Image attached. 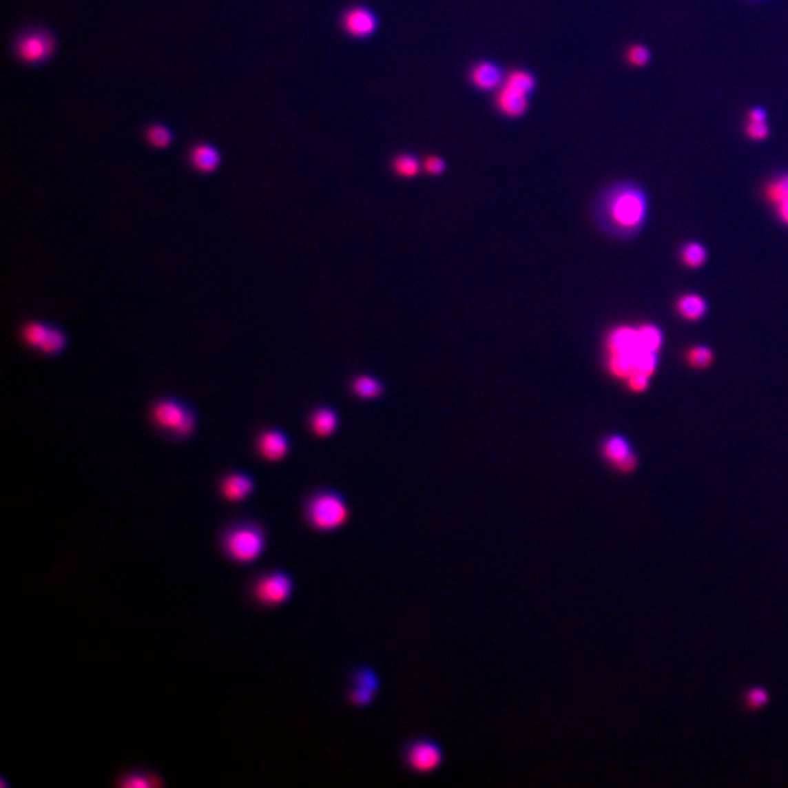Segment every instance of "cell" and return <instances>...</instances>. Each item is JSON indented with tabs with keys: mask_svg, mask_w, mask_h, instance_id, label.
<instances>
[{
	"mask_svg": "<svg viewBox=\"0 0 788 788\" xmlns=\"http://www.w3.org/2000/svg\"><path fill=\"white\" fill-rule=\"evenodd\" d=\"M650 200L645 190L632 181L609 184L596 197L593 219L599 231L616 240H631L648 220Z\"/></svg>",
	"mask_w": 788,
	"mask_h": 788,
	"instance_id": "obj_1",
	"label": "cell"
},
{
	"mask_svg": "<svg viewBox=\"0 0 788 788\" xmlns=\"http://www.w3.org/2000/svg\"><path fill=\"white\" fill-rule=\"evenodd\" d=\"M537 81L527 69H515L508 73L495 96L498 112L508 118L521 117L528 110V96L536 90Z\"/></svg>",
	"mask_w": 788,
	"mask_h": 788,
	"instance_id": "obj_2",
	"label": "cell"
},
{
	"mask_svg": "<svg viewBox=\"0 0 788 788\" xmlns=\"http://www.w3.org/2000/svg\"><path fill=\"white\" fill-rule=\"evenodd\" d=\"M348 506L335 492H320L309 504L307 517L318 530H335L348 520Z\"/></svg>",
	"mask_w": 788,
	"mask_h": 788,
	"instance_id": "obj_3",
	"label": "cell"
},
{
	"mask_svg": "<svg viewBox=\"0 0 788 788\" xmlns=\"http://www.w3.org/2000/svg\"><path fill=\"white\" fill-rule=\"evenodd\" d=\"M225 549L236 561L251 562L262 555L265 536L257 527L240 526L227 535Z\"/></svg>",
	"mask_w": 788,
	"mask_h": 788,
	"instance_id": "obj_4",
	"label": "cell"
},
{
	"mask_svg": "<svg viewBox=\"0 0 788 788\" xmlns=\"http://www.w3.org/2000/svg\"><path fill=\"white\" fill-rule=\"evenodd\" d=\"M155 422L165 429L172 431L178 437H187L194 429V416L178 402L164 400L154 408Z\"/></svg>",
	"mask_w": 788,
	"mask_h": 788,
	"instance_id": "obj_5",
	"label": "cell"
},
{
	"mask_svg": "<svg viewBox=\"0 0 788 788\" xmlns=\"http://www.w3.org/2000/svg\"><path fill=\"white\" fill-rule=\"evenodd\" d=\"M601 453L603 457L622 473L632 472L638 464L631 441L621 434H612L603 439Z\"/></svg>",
	"mask_w": 788,
	"mask_h": 788,
	"instance_id": "obj_6",
	"label": "cell"
},
{
	"mask_svg": "<svg viewBox=\"0 0 788 788\" xmlns=\"http://www.w3.org/2000/svg\"><path fill=\"white\" fill-rule=\"evenodd\" d=\"M54 40L45 31H31L17 43V54L27 63H40L53 53Z\"/></svg>",
	"mask_w": 788,
	"mask_h": 788,
	"instance_id": "obj_7",
	"label": "cell"
},
{
	"mask_svg": "<svg viewBox=\"0 0 788 788\" xmlns=\"http://www.w3.org/2000/svg\"><path fill=\"white\" fill-rule=\"evenodd\" d=\"M342 27L353 39H368L378 28V18L373 9L352 6L342 17Z\"/></svg>",
	"mask_w": 788,
	"mask_h": 788,
	"instance_id": "obj_8",
	"label": "cell"
},
{
	"mask_svg": "<svg viewBox=\"0 0 788 788\" xmlns=\"http://www.w3.org/2000/svg\"><path fill=\"white\" fill-rule=\"evenodd\" d=\"M292 593L291 578L283 572H273L263 577L256 587V596L265 605H280Z\"/></svg>",
	"mask_w": 788,
	"mask_h": 788,
	"instance_id": "obj_9",
	"label": "cell"
},
{
	"mask_svg": "<svg viewBox=\"0 0 788 788\" xmlns=\"http://www.w3.org/2000/svg\"><path fill=\"white\" fill-rule=\"evenodd\" d=\"M406 760L409 767L417 772H431L442 762L441 747L431 740H417L408 747Z\"/></svg>",
	"mask_w": 788,
	"mask_h": 788,
	"instance_id": "obj_10",
	"label": "cell"
},
{
	"mask_svg": "<svg viewBox=\"0 0 788 788\" xmlns=\"http://www.w3.org/2000/svg\"><path fill=\"white\" fill-rule=\"evenodd\" d=\"M507 78V73L497 61L492 60H480L470 68L469 70V79L476 90L480 91H494L499 90L504 81Z\"/></svg>",
	"mask_w": 788,
	"mask_h": 788,
	"instance_id": "obj_11",
	"label": "cell"
},
{
	"mask_svg": "<svg viewBox=\"0 0 788 788\" xmlns=\"http://www.w3.org/2000/svg\"><path fill=\"white\" fill-rule=\"evenodd\" d=\"M608 353L614 355H635L639 346L638 329L631 326H618L609 331L606 339Z\"/></svg>",
	"mask_w": 788,
	"mask_h": 788,
	"instance_id": "obj_12",
	"label": "cell"
},
{
	"mask_svg": "<svg viewBox=\"0 0 788 788\" xmlns=\"http://www.w3.org/2000/svg\"><path fill=\"white\" fill-rule=\"evenodd\" d=\"M708 301L696 292H686L676 301V311L686 322H699L708 313Z\"/></svg>",
	"mask_w": 788,
	"mask_h": 788,
	"instance_id": "obj_13",
	"label": "cell"
},
{
	"mask_svg": "<svg viewBox=\"0 0 788 788\" xmlns=\"http://www.w3.org/2000/svg\"><path fill=\"white\" fill-rule=\"evenodd\" d=\"M258 447H260V453L265 455L267 460H280L283 455L288 453L289 448V441L287 438L285 434H282L280 431H267L262 437H260V442H258Z\"/></svg>",
	"mask_w": 788,
	"mask_h": 788,
	"instance_id": "obj_14",
	"label": "cell"
},
{
	"mask_svg": "<svg viewBox=\"0 0 788 788\" xmlns=\"http://www.w3.org/2000/svg\"><path fill=\"white\" fill-rule=\"evenodd\" d=\"M253 485L254 484L249 475L234 473L224 480L222 492L231 501H241L251 494Z\"/></svg>",
	"mask_w": 788,
	"mask_h": 788,
	"instance_id": "obj_15",
	"label": "cell"
},
{
	"mask_svg": "<svg viewBox=\"0 0 788 788\" xmlns=\"http://www.w3.org/2000/svg\"><path fill=\"white\" fill-rule=\"evenodd\" d=\"M679 258L683 266L699 269L708 260V249L699 241H686L679 250Z\"/></svg>",
	"mask_w": 788,
	"mask_h": 788,
	"instance_id": "obj_16",
	"label": "cell"
},
{
	"mask_svg": "<svg viewBox=\"0 0 788 788\" xmlns=\"http://www.w3.org/2000/svg\"><path fill=\"white\" fill-rule=\"evenodd\" d=\"M191 164L203 172H211L219 165V154L209 145H197L190 152Z\"/></svg>",
	"mask_w": 788,
	"mask_h": 788,
	"instance_id": "obj_17",
	"label": "cell"
},
{
	"mask_svg": "<svg viewBox=\"0 0 788 788\" xmlns=\"http://www.w3.org/2000/svg\"><path fill=\"white\" fill-rule=\"evenodd\" d=\"M636 329H638L639 346H641V349L660 352L664 342L663 330L652 323H644L641 326H638Z\"/></svg>",
	"mask_w": 788,
	"mask_h": 788,
	"instance_id": "obj_18",
	"label": "cell"
},
{
	"mask_svg": "<svg viewBox=\"0 0 788 788\" xmlns=\"http://www.w3.org/2000/svg\"><path fill=\"white\" fill-rule=\"evenodd\" d=\"M338 415L330 408H320L313 413L311 426L313 431L320 437H329L338 426Z\"/></svg>",
	"mask_w": 788,
	"mask_h": 788,
	"instance_id": "obj_19",
	"label": "cell"
},
{
	"mask_svg": "<svg viewBox=\"0 0 788 788\" xmlns=\"http://www.w3.org/2000/svg\"><path fill=\"white\" fill-rule=\"evenodd\" d=\"M391 165H393L394 172H396V174L400 177H404V178H412V177L417 176L419 174L421 168H422L421 159L411 152H404V154H399V155L394 156Z\"/></svg>",
	"mask_w": 788,
	"mask_h": 788,
	"instance_id": "obj_20",
	"label": "cell"
},
{
	"mask_svg": "<svg viewBox=\"0 0 788 788\" xmlns=\"http://www.w3.org/2000/svg\"><path fill=\"white\" fill-rule=\"evenodd\" d=\"M352 391L360 399H375L383 393V384L371 375H360L353 380Z\"/></svg>",
	"mask_w": 788,
	"mask_h": 788,
	"instance_id": "obj_21",
	"label": "cell"
},
{
	"mask_svg": "<svg viewBox=\"0 0 788 788\" xmlns=\"http://www.w3.org/2000/svg\"><path fill=\"white\" fill-rule=\"evenodd\" d=\"M714 361V352L708 344H694L686 351V362L695 369H705Z\"/></svg>",
	"mask_w": 788,
	"mask_h": 788,
	"instance_id": "obj_22",
	"label": "cell"
},
{
	"mask_svg": "<svg viewBox=\"0 0 788 788\" xmlns=\"http://www.w3.org/2000/svg\"><path fill=\"white\" fill-rule=\"evenodd\" d=\"M767 199L775 206L788 197V172L774 177L765 187Z\"/></svg>",
	"mask_w": 788,
	"mask_h": 788,
	"instance_id": "obj_23",
	"label": "cell"
},
{
	"mask_svg": "<svg viewBox=\"0 0 788 788\" xmlns=\"http://www.w3.org/2000/svg\"><path fill=\"white\" fill-rule=\"evenodd\" d=\"M660 352L639 349L635 353V371H641L652 377L659 368Z\"/></svg>",
	"mask_w": 788,
	"mask_h": 788,
	"instance_id": "obj_24",
	"label": "cell"
},
{
	"mask_svg": "<svg viewBox=\"0 0 788 788\" xmlns=\"http://www.w3.org/2000/svg\"><path fill=\"white\" fill-rule=\"evenodd\" d=\"M65 343H66L65 335L61 333V331H60L59 329L50 327V330H48V333H47L44 342L41 343V346H40L39 349L43 351V352H45V353H57V352H60L61 349H63Z\"/></svg>",
	"mask_w": 788,
	"mask_h": 788,
	"instance_id": "obj_25",
	"label": "cell"
},
{
	"mask_svg": "<svg viewBox=\"0 0 788 788\" xmlns=\"http://www.w3.org/2000/svg\"><path fill=\"white\" fill-rule=\"evenodd\" d=\"M48 330H50V326H45L43 323H31L25 327V330H23V338H25V340L31 344V346L40 348L48 333Z\"/></svg>",
	"mask_w": 788,
	"mask_h": 788,
	"instance_id": "obj_26",
	"label": "cell"
},
{
	"mask_svg": "<svg viewBox=\"0 0 788 788\" xmlns=\"http://www.w3.org/2000/svg\"><path fill=\"white\" fill-rule=\"evenodd\" d=\"M146 138L149 141L151 145H154L155 147H167L171 143V133L167 127L164 126H151L146 132Z\"/></svg>",
	"mask_w": 788,
	"mask_h": 788,
	"instance_id": "obj_27",
	"label": "cell"
},
{
	"mask_svg": "<svg viewBox=\"0 0 788 788\" xmlns=\"http://www.w3.org/2000/svg\"><path fill=\"white\" fill-rule=\"evenodd\" d=\"M353 682L356 683V686H362L369 689V691H374L377 692V689L380 686L378 682V677L377 674L369 670V669H358L353 673Z\"/></svg>",
	"mask_w": 788,
	"mask_h": 788,
	"instance_id": "obj_28",
	"label": "cell"
},
{
	"mask_svg": "<svg viewBox=\"0 0 788 788\" xmlns=\"http://www.w3.org/2000/svg\"><path fill=\"white\" fill-rule=\"evenodd\" d=\"M625 383L631 391L634 393H644L651 383V375L641 373V371H634L632 374L628 375L625 378Z\"/></svg>",
	"mask_w": 788,
	"mask_h": 788,
	"instance_id": "obj_29",
	"label": "cell"
},
{
	"mask_svg": "<svg viewBox=\"0 0 788 788\" xmlns=\"http://www.w3.org/2000/svg\"><path fill=\"white\" fill-rule=\"evenodd\" d=\"M626 57H628V61H630L632 66L641 68V66H645L648 63L650 50L645 45L635 44L630 48V50H628Z\"/></svg>",
	"mask_w": 788,
	"mask_h": 788,
	"instance_id": "obj_30",
	"label": "cell"
},
{
	"mask_svg": "<svg viewBox=\"0 0 788 788\" xmlns=\"http://www.w3.org/2000/svg\"><path fill=\"white\" fill-rule=\"evenodd\" d=\"M768 699H769V698H768V692H767V691H763L762 687H754V689H750V691L747 692L746 703L749 704L750 708H760V707H763V705H765V704L768 703Z\"/></svg>",
	"mask_w": 788,
	"mask_h": 788,
	"instance_id": "obj_31",
	"label": "cell"
},
{
	"mask_svg": "<svg viewBox=\"0 0 788 788\" xmlns=\"http://www.w3.org/2000/svg\"><path fill=\"white\" fill-rule=\"evenodd\" d=\"M746 133L750 139L762 141L768 136L769 129L765 121H750L746 127Z\"/></svg>",
	"mask_w": 788,
	"mask_h": 788,
	"instance_id": "obj_32",
	"label": "cell"
},
{
	"mask_svg": "<svg viewBox=\"0 0 788 788\" xmlns=\"http://www.w3.org/2000/svg\"><path fill=\"white\" fill-rule=\"evenodd\" d=\"M446 168H447V164L441 156H435V155L428 156L426 161L424 163V169L431 176H439L446 171Z\"/></svg>",
	"mask_w": 788,
	"mask_h": 788,
	"instance_id": "obj_33",
	"label": "cell"
},
{
	"mask_svg": "<svg viewBox=\"0 0 788 788\" xmlns=\"http://www.w3.org/2000/svg\"><path fill=\"white\" fill-rule=\"evenodd\" d=\"M374 695H375L374 691H369V689L362 686H356L351 692V701L355 705H366L371 703Z\"/></svg>",
	"mask_w": 788,
	"mask_h": 788,
	"instance_id": "obj_34",
	"label": "cell"
},
{
	"mask_svg": "<svg viewBox=\"0 0 788 788\" xmlns=\"http://www.w3.org/2000/svg\"><path fill=\"white\" fill-rule=\"evenodd\" d=\"M161 782H154V780H151L149 777H146V775H130L125 781L121 782L123 787H129V788H146V787H154V785H159Z\"/></svg>",
	"mask_w": 788,
	"mask_h": 788,
	"instance_id": "obj_35",
	"label": "cell"
},
{
	"mask_svg": "<svg viewBox=\"0 0 788 788\" xmlns=\"http://www.w3.org/2000/svg\"><path fill=\"white\" fill-rule=\"evenodd\" d=\"M775 209H777V215L781 222L788 227V197L775 205Z\"/></svg>",
	"mask_w": 788,
	"mask_h": 788,
	"instance_id": "obj_36",
	"label": "cell"
},
{
	"mask_svg": "<svg viewBox=\"0 0 788 788\" xmlns=\"http://www.w3.org/2000/svg\"><path fill=\"white\" fill-rule=\"evenodd\" d=\"M765 118H767V113L763 112L762 108H754L749 114L750 121H765Z\"/></svg>",
	"mask_w": 788,
	"mask_h": 788,
	"instance_id": "obj_37",
	"label": "cell"
}]
</instances>
